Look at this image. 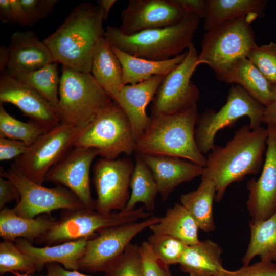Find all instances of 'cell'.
Listing matches in <instances>:
<instances>
[{"label": "cell", "mask_w": 276, "mask_h": 276, "mask_svg": "<svg viewBox=\"0 0 276 276\" xmlns=\"http://www.w3.org/2000/svg\"><path fill=\"white\" fill-rule=\"evenodd\" d=\"M268 135L267 128L260 126L251 129L249 125H244L225 146L215 145L206 158L201 177L214 182L215 201L222 199L227 187L232 183L259 173L264 164Z\"/></svg>", "instance_id": "cell-1"}, {"label": "cell", "mask_w": 276, "mask_h": 276, "mask_svg": "<svg viewBox=\"0 0 276 276\" xmlns=\"http://www.w3.org/2000/svg\"><path fill=\"white\" fill-rule=\"evenodd\" d=\"M103 13L98 5L83 3L75 7L64 21L43 42L54 62L90 73L94 50L104 37Z\"/></svg>", "instance_id": "cell-2"}, {"label": "cell", "mask_w": 276, "mask_h": 276, "mask_svg": "<svg viewBox=\"0 0 276 276\" xmlns=\"http://www.w3.org/2000/svg\"><path fill=\"white\" fill-rule=\"evenodd\" d=\"M197 105L172 114H152L147 129L136 142L135 153L185 158L204 167L206 158L197 148L195 129Z\"/></svg>", "instance_id": "cell-3"}, {"label": "cell", "mask_w": 276, "mask_h": 276, "mask_svg": "<svg viewBox=\"0 0 276 276\" xmlns=\"http://www.w3.org/2000/svg\"><path fill=\"white\" fill-rule=\"evenodd\" d=\"M200 18L187 13L178 24L126 35L118 28L108 26L104 38L110 45L133 56L155 61L169 59L181 54L192 43Z\"/></svg>", "instance_id": "cell-4"}, {"label": "cell", "mask_w": 276, "mask_h": 276, "mask_svg": "<svg viewBox=\"0 0 276 276\" xmlns=\"http://www.w3.org/2000/svg\"><path fill=\"white\" fill-rule=\"evenodd\" d=\"M250 16L217 24L204 33L198 54V64H206L214 72L217 79L226 82L233 64L247 58L255 45V35Z\"/></svg>", "instance_id": "cell-5"}, {"label": "cell", "mask_w": 276, "mask_h": 276, "mask_svg": "<svg viewBox=\"0 0 276 276\" xmlns=\"http://www.w3.org/2000/svg\"><path fill=\"white\" fill-rule=\"evenodd\" d=\"M112 101L91 73L62 65L58 109L61 123L84 128Z\"/></svg>", "instance_id": "cell-6"}, {"label": "cell", "mask_w": 276, "mask_h": 276, "mask_svg": "<svg viewBox=\"0 0 276 276\" xmlns=\"http://www.w3.org/2000/svg\"><path fill=\"white\" fill-rule=\"evenodd\" d=\"M152 215L143 205L130 211L110 213H102L85 207L63 210L59 219L35 242L38 245L50 246L89 238L102 228L142 220Z\"/></svg>", "instance_id": "cell-7"}, {"label": "cell", "mask_w": 276, "mask_h": 276, "mask_svg": "<svg viewBox=\"0 0 276 276\" xmlns=\"http://www.w3.org/2000/svg\"><path fill=\"white\" fill-rule=\"evenodd\" d=\"M74 147L97 149L102 157L116 159L135 152L136 140L125 112L113 100L84 128Z\"/></svg>", "instance_id": "cell-8"}, {"label": "cell", "mask_w": 276, "mask_h": 276, "mask_svg": "<svg viewBox=\"0 0 276 276\" xmlns=\"http://www.w3.org/2000/svg\"><path fill=\"white\" fill-rule=\"evenodd\" d=\"M264 108L241 86L232 85L225 104L218 111L207 108L198 115L194 134L198 149L203 155L208 153L215 146L217 133L224 128L233 127L242 117L249 119L251 129L261 126Z\"/></svg>", "instance_id": "cell-9"}, {"label": "cell", "mask_w": 276, "mask_h": 276, "mask_svg": "<svg viewBox=\"0 0 276 276\" xmlns=\"http://www.w3.org/2000/svg\"><path fill=\"white\" fill-rule=\"evenodd\" d=\"M159 220V217L152 215L146 219L99 230L87 240L79 262V270L107 272L122 257L131 240Z\"/></svg>", "instance_id": "cell-10"}, {"label": "cell", "mask_w": 276, "mask_h": 276, "mask_svg": "<svg viewBox=\"0 0 276 276\" xmlns=\"http://www.w3.org/2000/svg\"><path fill=\"white\" fill-rule=\"evenodd\" d=\"M84 128L61 122L39 136L11 165L28 178L43 185L48 172L74 146Z\"/></svg>", "instance_id": "cell-11"}, {"label": "cell", "mask_w": 276, "mask_h": 276, "mask_svg": "<svg viewBox=\"0 0 276 276\" xmlns=\"http://www.w3.org/2000/svg\"><path fill=\"white\" fill-rule=\"evenodd\" d=\"M0 175L11 180L18 189L20 198L13 210L22 217L32 219L55 210L85 207L66 187L60 185L45 187L28 178L12 165L7 170L1 167Z\"/></svg>", "instance_id": "cell-12"}, {"label": "cell", "mask_w": 276, "mask_h": 276, "mask_svg": "<svg viewBox=\"0 0 276 276\" xmlns=\"http://www.w3.org/2000/svg\"><path fill=\"white\" fill-rule=\"evenodd\" d=\"M184 60L164 76L151 107L152 114H174L196 105L199 88L191 78L198 66V54L191 43Z\"/></svg>", "instance_id": "cell-13"}, {"label": "cell", "mask_w": 276, "mask_h": 276, "mask_svg": "<svg viewBox=\"0 0 276 276\" xmlns=\"http://www.w3.org/2000/svg\"><path fill=\"white\" fill-rule=\"evenodd\" d=\"M134 168L133 162L126 157L98 160L93 167L96 211L110 213L124 210L130 195L129 188Z\"/></svg>", "instance_id": "cell-14"}, {"label": "cell", "mask_w": 276, "mask_h": 276, "mask_svg": "<svg viewBox=\"0 0 276 276\" xmlns=\"http://www.w3.org/2000/svg\"><path fill=\"white\" fill-rule=\"evenodd\" d=\"M98 155L100 151L97 149L74 146L49 170L45 182L66 187L86 208L95 210L89 172L93 160Z\"/></svg>", "instance_id": "cell-15"}, {"label": "cell", "mask_w": 276, "mask_h": 276, "mask_svg": "<svg viewBox=\"0 0 276 276\" xmlns=\"http://www.w3.org/2000/svg\"><path fill=\"white\" fill-rule=\"evenodd\" d=\"M187 12L177 0H130L121 13L119 29L126 35L173 26Z\"/></svg>", "instance_id": "cell-16"}, {"label": "cell", "mask_w": 276, "mask_h": 276, "mask_svg": "<svg viewBox=\"0 0 276 276\" xmlns=\"http://www.w3.org/2000/svg\"><path fill=\"white\" fill-rule=\"evenodd\" d=\"M53 62L48 47L32 31H17L8 47H0L1 75L15 78Z\"/></svg>", "instance_id": "cell-17"}, {"label": "cell", "mask_w": 276, "mask_h": 276, "mask_svg": "<svg viewBox=\"0 0 276 276\" xmlns=\"http://www.w3.org/2000/svg\"><path fill=\"white\" fill-rule=\"evenodd\" d=\"M267 126V148L261 174L257 180L251 179L246 183V207L253 222L265 220L276 212V125Z\"/></svg>", "instance_id": "cell-18"}, {"label": "cell", "mask_w": 276, "mask_h": 276, "mask_svg": "<svg viewBox=\"0 0 276 276\" xmlns=\"http://www.w3.org/2000/svg\"><path fill=\"white\" fill-rule=\"evenodd\" d=\"M9 103L39 125L46 132L61 123L58 111L35 90L16 78L1 75L0 104Z\"/></svg>", "instance_id": "cell-19"}, {"label": "cell", "mask_w": 276, "mask_h": 276, "mask_svg": "<svg viewBox=\"0 0 276 276\" xmlns=\"http://www.w3.org/2000/svg\"><path fill=\"white\" fill-rule=\"evenodd\" d=\"M165 76L155 75L142 82L124 85L117 103L125 112L136 141L151 122L146 110L153 101Z\"/></svg>", "instance_id": "cell-20"}, {"label": "cell", "mask_w": 276, "mask_h": 276, "mask_svg": "<svg viewBox=\"0 0 276 276\" xmlns=\"http://www.w3.org/2000/svg\"><path fill=\"white\" fill-rule=\"evenodd\" d=\"M141 155L153 173L163 201H167L180 184L201 176L204 169L203 167L178 157Z\"/></svg>", "instance_id": "cell-21"}, {"label": "cell", "mask_w": 276, "mask_h": 276, "mask_svg": "<svg viewBox=\"0 0 276 276\" xmlns=\"http://www.w3.org/2000/svg\"><path fill=\"white\" fill-rule=\"evenodd\" d=\"M89 238L42 247L33 246L32 243L23 238L17 239L15 243L34 260L38 271L51 263L60 264L66 269L78 270L79 262Z\"/></svg>", "instance_id": "cell-22"}, {"label": "cell", "mask_w": 276, "mask_h": 276, "mask_svg": "<svg viewBox=\"0 0 276 276\" xmlns=\"http://www.w3.org/2000/svg\"><path fill=\"white\" fill-rule=\"evenodd\" d=\"M110 46L121 64L123 85L137 84L155 75L166 76L184 60L187 53L186 51L168 60L155 61L133 56Z\"/></svg>", "instance_id": "cell-23"}, {"label": "cell", "mask_w": 276, "mask_h": 276, "mask_svg": "<svg viewBox=\"0 0 276 276\" xmlns=\"http://www.w3.org/2000/svg\"><path fill=\"white\" fill-rule=\"evenodd\" d=\"M90 73L112 99L117 102L123 84L122 67L104 37L94 50Z\"/></svg>", "instance_id": "cell-24"}, {"label": "cell", "mask_w": 276, "mask_h": 276, "mask_svg": "<svg viewBox=\"0 0 276 276\" xmlns=\"http://www.w3.org/2000/svg\"><path fill=\"white\" fill-rule=\"evenodd\" d=\"M222 248L213 241H200L187 246L178 263L180 269L189 276H217L222 266Z\"/></svg>", "instance_id": "cell-25"}, {"label": "cell", "mask_w": 276, "mask_h": 276, "mask_svg": "<svg viewBox=\"0 0 276 276\" xmlns=\"http://www.w3.org/2000/svg\"><path fill=\"white\" fill-rule=\"evenodd\" d=\"M56 220L48 216L28 219L17 215L13 209L5 207L0 212V236L15 242L23 238L31 243L46 233Z\"/></svg>", "instance_id": "cell-26"}, {"label": "cell", "mask_w": 276, "mask_h": 276, "mask_svg": "<svg viewBox=\"0 0 276 276\" xmlns=\"http://www.w3.org/2000/svg\"><path fill=\"white\" fill-rule=\"evenodd\" d=\"M226 83L240 85L265 107L273 99L274 86L247 58L240 59L233 64Z\"/></svg>", "instance_id": "cell-27"}, {"label": "cell", "mask_w": 276, "mask_h": 276, "mask_svg": "<svg viewBox=\"0 0 276 276\" xmlns=\"http://www.w3.org/2000/svg\"><path fill=\"white\" fill-rule=\"evenodd\" d=\"M267 3L266 0H207L204 29L206 31L217 24L246 16L262 17Z\"/></svg>", "instance_id": "cell-28"}, {"label": "cell", "mask_w": 276, "mask_h": 276, "mask_svg": "<svg viewBox=\"0 0 276 276\" xmlns=\"http://www.w3.org/2000/svg\"><path fill=\"white\" fill-rule=\"evenodd\" d=\"M149 228L156 235L173 237L187 246L198 244V225L188 210L181 204L176 203L166 210L158 222Z\"/></svg>", "instance_id": "cell-29"}, {"label": "cell", "mask_w": 276, "mask_h": 276, "mask_svg": "<svg viewBox=\"0 0 276 276\" xmlns=\"http://www.w3.org/2000/svg\"><path fill=\"white\" fill-rule=\"evenodd\" d=\"M216 188L211 179L201 177L197 189L182 194L181 204L188 210L197 222L199 228L206 233L214 231L215 225L213 204Z\"/></svg>", "instance_id": "cell-30"}, {"label": "cell", "mask_w": 276, "mask_h": 276, "mask_svg": "<svg viewBox=\"0 0 276 276\" xmlns=\"http://www.w3.org/2000/svg\"><path fill=\"white\" fill-rule=\"evenodd\" d=\"M135 156V163L130 182L131 192L124 211H132L135 209L137 203L141 202L147 212L152 213L158 193L157 184L151 169L141 155L136 153Z\"/></svg>", "instance_id": "cell-31"}, {"label": "cell", "mask_w": 276, "mask_h": 276, "mask_svg": "<svg viewBox=\"0 0 276 276\" xmlns=\"http://www.w3.org/2000/svg\"><path fill=\"white\" fill-rule=\"evenodd\" d=\"M250 239L242 261L249 265L257 256L260 260L276 261V212L268 219L249 222Z\"/></svg>", "instance_id": "cell-32"}, {"label": "cell", "mask_w": 276, "mask_h": 276, "mask_svg": "<svg viewBox=\"0 0 276 276\" xmlns=\"http://www.w3.org/2000/svg\"><path fill=\"white\" fill-rule=\"evenodd\" d=\"M58 63L53 62L38 70L22 74L15 77L38 92L57 111L60 79Z\"/></svg>", "instance_id": "cell-33"}, {"label": "cell", "mask_w": 276, "mask_h": 276, "mask_svg": "<svg viewBox=\"0 0 276 276\" xmlns=\"http://www.w3.org/2000/svg\"><path fill=\"white\" fill-rule=\"evenodd\" d=\"M45 132L31 120L25 122L15 119L0 104V137L20 141L30 146Z\"/></svg>", "instance_id": "cell-34"}, {"label": "cell", "mask_w": 276, "mask_h": 276, "mask_svg": "<svg viewBox=\"0 0 276 276\" xmlns=\"http://www.w3.org/2000/svg\"><path fill=\"white\" fill-rule=\"evenodd\" d=\"M37 270L34 260L12 241L0 243V274L24 272L32 274Z\"/></svg>", "instance_id": "cell-35"}, {"label": "cell", "mask_w": 276, "mask_h": 276, "mask_svg": "<svg viewBox=\"0 0 276 276\" xmlns=\"http://www.w3.org/2000/svg\"><path fill=\"white\" fill-rule=\"evenodd\" d=\"M147 241L155 255L168 266L178 264L187 246L167 235L153 234L148 237Z\"/></svg>", "instance_id": "cell-36"}, {"label": "cell", "mask_w": 276, "mask_h": 276, "mask_svg": "<svg viewBox=\"0 0 276 276\" xmlns=\"http://www.w3.org/2000/svg\"><path fill=\"white\" fill-rule=\"evenodd\" d=\"M248 58L273 86L276 85V43L258 45L248 53Z\"/></svg>", "instance_id": "cell-37"}, {"label": "cell", "mask_w": 276, "mask_h": 276, "mask_svg": "<svg viewBox=\"0 0 276 276\" xmlns=\"http://www.w3.org/2000/svg\"><path fill=\"white\" fill-rule=\"evenodd\" d=\"M105 274L109 276H144L139 246L130 243L120 259Z\"/></svg>", "instance_id": "cell-38"}, {"label": "cell", "mask_w": 276, "mask_h": 276, "mask_svg": "<svg viewBox=\"0 0 276 276\" xmlns=\"http://www.w3.org/2000/svg\"><path fill=\"white\" fill-rule=\"evenodd\" d=\"M139 248L144 276H172L169 266L155 255L147 241L143 242Z\"/></svg>", "instance_id": "cell-39"}, {"label": "cell", "mask_w": 276, "mask_h": 276, "mask_svg": "<svg viewBox=\"0 0 276 276\" xmlns=\"http://www.w3.org/2000/svg\"><path fill=\"white\" fill-rule=\"evenodd\" d=\"M57 2L56 0H20L29 18L31 26L47 18Z\"/></svg>", "instance_id": "cell-40"}, {"label": "cell", "mask_w": 276, "mask_h": 276, "mask_svg": "<svg viewBox=\"0 0 276 276\" xmlns=\"http://www.w3.org/2000/svg\"><path fill=\"white\" fill-rule=\"evenodd\" d=\"M217 276H276V264L273 262L262 261L243 265L234 271L225 269Z\"/></svg>", "instance_id": "cell-41"}, {"label": "cell", "mask_w": 276, "mask_h": 276, "mask_svg": "<svg viewBox=\"0 0 276 276\" xmlns=\"http://www.w3.org/2000/svg\"><path fill=\"white\" fill-rule=\"evenodd\" d=\"M28 146L20 141L0 137V160L15 159L26 152Z\"/></svg>", "instance_id": "cell-42"}, {"label": "cell", "mask_w": 276, "mask_h": 276, "mask_svg": "<svg viewBox=\"0 0 276 276\" xmlns=\"http://www.w3.org/2000/svg\"><path fill=\"white\" fill-rule=\"evenodd\" d=\"M20 195L15 185L10 180L0 177V209L14 200L19 201Z\"/></svg>", "instance_id": "cell-43"}, {"label": "cell", "mask_w": 276, "mask_h": 276, "mask_svg": "<svg viewBox=\"0 0 276 276\" xmlns=\"http://www.w3.org/2000/svg\"><path fill=\"white\" fill-rule=\"evenodd\" d=\"M187 13L205 19L208 13L207 0H177Z\"/></svg>", "instance_id": "cell-44"}, {"label": "cell", "mask_w": 276, "mask_h": 276, "mask_svg": "<svg viewBox=\"0 0 276 276\" xmlns=\"http://www.w3.org/2000/svg\"><path fill=\"white\" fill-rule=\"evenodd\" d=\"M14 24L31 26L29 18L22 8L20 0H10Z\"/></svg>", "instance_id": "cell-45"}, {"label": "cell", "mask_w": 276, "mask_h": 276, "mask_svg": "<svg viewBox=\"0 0 276 276\" xmlns=\"http://www.w3.org/2000/svg\"><path fill=\"white\" fill-rule=\"evenodd\" d=\"M45 276H90L82 273L78 270H72L63 268L57 263L48 264Z\"/></svg>", "instance_id": "cell-46"}, {"label": "cell", "mask_w": 276, "mask_h": 276, "mask_svg": "<svg viewBox=\"0 0 276 276\" xmlns=\"http://www.w3.org/2000/svg\"><path fill=\"white\" fill-rule=\"evenodd\" d=\"M262 123L276 125V85L274 86V97L271 103L265 107Z\"/></svg>", "instance_id": "cell-47"}, {"label": "cell", "mask_w": 276, "mask_h": 276, "mask_svg": "<svg viewBox=\"0 0 276 276\" xmlns=\"http://www.w3.org/2000/svg\"><path fill=\"white\" fill-rule=\"evenodd\" d=\"M0 20L2 23L14 24L10 0L0 1Z\"/></svg>", "instance_id": "cell-48"}, {"label": "cell", "mask_w": 276, "mask_h": 276, "mask_svg": "<svg viewBox=\"0 0 276 276\" xmlns=\"http://www.w3.org/2000/svg\"><path fill=\"white\" fill-rule=\"evenodd\" d=\"M116 2V0H99L97 1V5L103 12L104 20H107L111 8Z\"/></svg>", "instance_id": "cell-49"}, {"label": "cell", "mask_w": 276, "mask_h": 276, "mask_svg": "<svg viewBox=\"0 0 276 276\" xmlns=\"http://www.w3.org/2000/svg\"><path fill=\"white\" fill-rule=\"evenodd\" d=\"M15 276H29L28 274L25 273V274H21L19 272H15L14 273Z\"/></svg>", "instance_id": "cell-50"}, {"label": "cell", "mask_w": 276, "mask_h": 276, "mask_svg": "<svg viewBox=\"0 0 276 276\" xmlns=\"http://www.w3.org/2000/svg\"><path fill=\"white\" fill-rule=\"evenodd\" d=\"M105 276H109V275L107 274H105Z\"/></svg>", "instance_id": "cell-51"}]
</instances>
